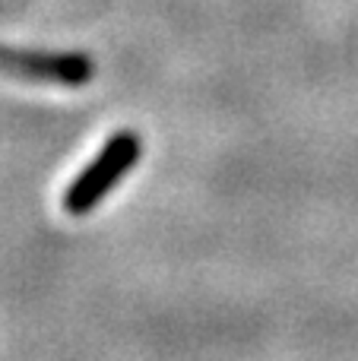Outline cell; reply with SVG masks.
Masks as SVG:
<instances>
[{"label":"cell","instance_id":"obj_1","mask_svg":"<svg viewBox=\"0 0 358 361\" xmlns=\"http://www.w3.org/2000/svg\"><path fill=\"white\" fill-rule=\"evenodd\" d=\"M137 159H140L137 133H127V130L114 133L99 149V156L67 187V193H63V209H67L70 216H86V212L95 209V206L111 193V187L137 165Z\"/></svg>","mask_w":358,"mask_h":361},{"label":"cell","instance_id":"obj_2","mask_svg":"<svg viewBox=\"0 0 358 361\" xmlns=\"http://www.w3.org/2000/svg\"><path fill=\"white\" fill-rule=\"evenodd\" d=\"M0 73L42 86H86L95 76V63L73 51H23L0 44Z\"/></svg>","mask_w":358,"mask_h":361}]
</instances>
